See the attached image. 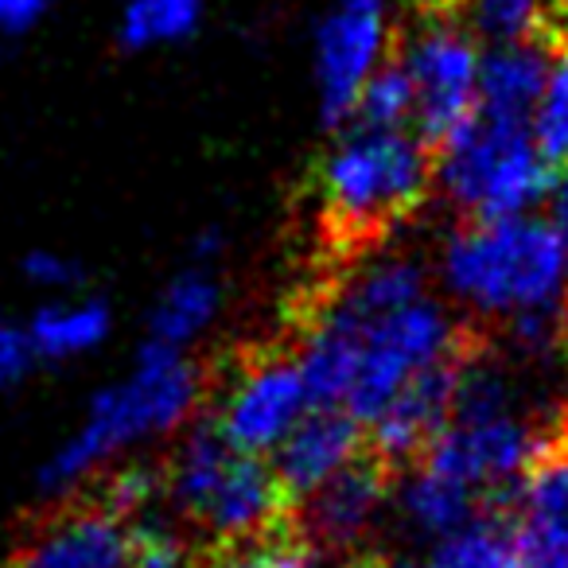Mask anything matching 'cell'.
I'll return each instance as SVG.
<instances>
[{"instance_id":"1","label":"cell","mask_w":568,"mask_h":568,"mask_svg":"<svg viewBox=\"0 0 568 568\" xmlns=\"http://www.w3.org/2000/svg\"><path fill=\"white\" fill-rule=\"evenodd\" d=\"M436 156L409 129H343L312 175L316 273L343 281L425 206Z\"/></svg>"},{"instance_id":"2","label":"cell","mask_w":568,"mask_h":568,"mask_svg":"<svg viewBox=\"0 0 568 568\" xmlns=\"http://www.w3.org/2000/svg\"><path fill=\"white\" fill-rule=\"evenodd\" d=\"M168 503L203 529V549L257 541L301 526V503L288 495L276 467L237 452L214 420L191 428L168 464Z\"/></svg>"},{"instance_id":"3","label":"cell","mask_w":568,"mask_h":568,"mask_svg":"<svg viewBox=\"0 0 568 568\" xmlns=\"http://www.w3.org/2000/svg\"><path fill=\"white\" fill-rule=\"evenodd\" d=\"M203 386L206 378L191 358L180 355V347H164V343L149 339L136 355L133 374L118 386L102 389L90 402L79 433L43 464L40 487L51 495L71 490L82 475H90L118 448L152 433H172L195 409Z\"/></svg>"},{"instance_id":"4","label":"cell","mask_w":568,"mask_h":568,"mask_svg":"<svg viewBox=\"0 0 568 568\" xmlns=\"http://www.w3.org/2000/svg\"><path fill=\"white\" fill-rule=\"evenodd\" d=\"M568 268V245L557 226L541 219L464 222L448 237L444 273L452 293L467 296L483 312H545L557 301Z\"/></svg>"},{"instance_id":"5","label":"cell","mask_w":568,"mask_h":568,"mask_svg":"<svg viewBox=\"0 0 568 568\" xmlns=\"http://www.w3.org/2000/svg\"><path fill=\"white\" fill-rule=\"evenodd\" d=\"M436 156V183L464 211V222L518 219L549 195L552 168L534 141V125L475 110Z\"/></svg>"},{"instance_id":"6","label":"cell","mask_w":568,"mask_h":568,"mask_svg":"<svg viewBox=\"0 0 568 568\" xmlns=\"http://www.w3.org/2000/svg\"><path fill=\"white\" fill-rule=\"evenodd\" d=\"M312 397L304 386L301 358L293 343H250L230 363L214 425L245 456L281 448V440L301 425Z\"/></svg>"},{"instance_id":"7","label":"cell","mask_w":568,"mask_h":568,"mask_svg":"<svg viewBox=\"0 0 568 568\" xmlns=\"http://www.w3.org/2000/svg\"><path fill=\"white\" fill-rule=\"evenodd\" d=\"M483 51L459 20H425L397 51L417 98L413 133L433 152L479 110Z\"/></svg>"},{"instance_id":"8","label":"cell","mask_w":568,"mask_h":568,"mask_svg":"<svg viewBox=\"0 0 568 568\" xmlns=\"http://www.w3.org/2000/svg\"><path fill=\"white\" fill-rule=\"evenodd\" d=\"M394 43V0H332L312 40L320 118L332 129H347L358 94L389 63Z\"/></svg>"},{"instance_id":"9","label":"cell","mask_w":568,"mask_h":568,"mask_svg":"<svg viewBox=\"0 0 568 568\" xmlns=\"http://www.w3.org/2000/svg\"><path fill=\"white\" fill-rule=\"evenodd\" d=\"M459 332H464V324H448V316L433 301H420L413 308L386 316L382 324L366 327L363 363H358V378L351 386V397L343 409L371 428L382 417V409L420 371L440 363L456 347Z\"/></svg>"},{"instance_id":"10","label":"cell","mask_w":568,"mask_h":568,"mask_svg":"<svg viewBox=\"0 0 568 568\" xmlns=\"http://www.w3.org/2000/svg\"><path fill=\"white\" fill-rule=\"evenodd\" d=\"M133 521L102 495H87L24 534L0 568H129Z\"/></svg>"},{"instance_id":"11","label":"cell","mask_w":568,"mask_h":568,"mask_svg":"<svg viewBox=\"0 0 568 568\" xmlns=\"http://www.w3.org/2000/svg\"><path fill=\"white\" fill-rule=\"evenodd\" d=\"M397 467L382 459L378 452L366 444L339 475L312 490L301 503V529L320 552H351L366 534H371L374 518L382 506L389 503V490L397 483Z\"/></svg>"},{"instance_id":"12","label":"cell","mask_w":568,"mask_h":568,"mask_svg":"<svg viewBox=\"0 0 568 568\" xmlns=\"http://www.w3.org/2000/svg\"><path fill=\"white\" fill-rule=\"evenodd\" d=\"M363 448H366L363 420L351 417L343 405H316L281 440L273 467L284 487H288V495L296 503H304L312 490H320L332 475H339Z\"/></svg>"},{"instance_id":"13","label":"cell","mask_w":568,"mask_h":568,"mask_svg":"<svg viewBox=\"0 0 568 568\" xmlns=\"http://www.w3.org/2000/svg\"><path fill=\"white\" fill-rule=\"evenodd\" d=\"M518 521L526 545L568 552V452L545 420L537 425L534 452L518 483Z\"/></svg>"},{"instance_id":"14","label":"cell","mask_w":568,"mask_h":568,"mask_svg":"<svg viewBox=\"0 0 568 568\" xmlns=\"http://www.w3.org/2000/svg\"><path fill=\"white\" fill-rule=\"evenodd\" d=\"M557 43H510V48L483 51L479 110L490 113V118L534 125V113L545 94V82H549V63Z\"/></svg>"},{"instance_id":"15","label":"cell","mask_w":568,"mask_h":568,"mask_svg":"<svg viewBox=\"0 0 568 568\" xmlns=\"http://www.w3.org/2000/svg\"><path fill=\"white\" fill-rule=\"evenodd\" d=\"M433 568H526V534L518 506H487L448 534L433 552Z\"/></svg>"},{"instance_id":"16","label":"cell","mask_w":568,"mask_h":568,"mask_svg":"<svg viewBox=\"0 0 568 568\" xmlns=\"http://www.w3.org/2000/svg\"><path fill=\"white\" fill-rule=\"evenodd\" d=\"M560 0H459L456 20L483 48L510 43H557Z\"/></svg>"},{"instance_id":"17","label":"cell","mask_w":568,"mask_h":568,"mask_svg":"<svg viewBox=\"0 0 568 568\" xmlns=\"http://www.w3.org/2000/svg\"><path fill=\"white\" fill-rule=\"evenodd\" d=\"M206 0H125L118 17V43L133 55L195 40Z\"/></svg>"},{"instance_id":"18","label":"cell","mask_w":568,"mask_h":568,"mask_svg":"<svg viewBox=\"0 0 568 568\" xmlns=\"http://www.w3.org/2000/svg\"><path fill=\"white\" fill-rule=\"evenodd\" d=\"M219 301H222L219 281L206 268H187V273H180L168 284V293L152 308L149 339L164 343V347H183V343L195 339L211 324L214 312H219Z\"/></svg>"},{"instance_id":"19","label":"cell","mask_w":568,"mask_h":568,"mask_svg":"<svg viewBox=\"0 0 568 568\" xmlns=\"http://www.w3.org/2000/svg\"><path fill=\"white\" fill-rule=\"evenodd\" d=\"M105 335H110V308L98 301L51 304V308L36 312V320L28 324V339L36 347V358H48V363L87 355Z\"/></svg>"},{"instance_id":"20","label":"cell","mask_w":568,"mask_h":568,"mask_svg":"<svg viewBox=\"0 0 568 568\" xmlns=\"http://www.w3.org/2000/svg\"><path fill=\"white\" fill-rule=\"evenodd\" d=\"M402 510L409 518V526H417L420 534L448 537L459 526H467L471 514L483 510V498L464 483L433 471V467H417V475H413V483L402 495Z\"/></svg>"},{"instance_id":"21","label":"cell","mask_w":568,"mask_h":568,"mask_svg":"<svg viewBox=\"0 0 568 568\" xmlns=\"http://www.w3.org/2000/svg\"><path fill=\"white\" fill-rule=\"evenodd\" d=\"M199 568H324L320 549L304 537V529H284L257 541L199 549Z\"/></svg>"},{"instance_id":"22","label":"cell","mask_w":568,"mask_h":568,"mask_svg":"<svg viewBox=\"0 0 568 568\" xmlns=\"http://www.w3.org/2000/svg\"><path fill=\"white\" fill-rule=\"evenodd\" d=\"M413 113H417L413 82H409L405 67L397 63V55H394L371 82H366L363 94H358V105H355V118H351V125H355V129H409Z\"/></svg>"},{"instance_id":"23","label":"cell","mask_w":568,"mask_h":568,"mask_svg":"<svg viewBox=\"0 0 568 568\" xmlns=\"http://www.w3.org/2000/svg\"><path fill=\"white\" fill-rule=\"evenodd\" d=\"M534 141L549 168H568V40L552 48L549 82L534 113Z\"/></svg>"},{"instance_id":"24","label":"cell","mask_w":568,"mask_h":568,"mask_svg":"<svg viewBox=\"0 0 568 568\" xmlns=\"http://www.w3.org/2000/svg\"><path fill=\"white\" fill-rule=\"evenodd\" d=\"M129 568H199V552L183 545L180 534L164 529L160 521L141 518L133 526V557Z\"/></svg>"},{"instance_id":"25","label":"cell","mask_w":568,"mask_h":568,"mask_svg":"<svg viewBox=\"0 0 568 568\" xmlns=\"http://www.w3.org/2000/svg\"><path fill=\"white\" fill-rule=\"evenodd\" d=\"M24 276L32 284H43V288H82V284H87V268H82L79 261L63 257V253H51V250L28 253Z\"/></svg>"},{"instance_id":"26","label":"cell","mask_w":568,"mask_h":568,"mask_svg":"<svg viewBox=\"0 0 568 568\" xmlns=\"http://www.w3.org/2000/svg\"><path fill=\"white\" fill-rule=\"evenodd\" d=\"M36 363V347L28 339V332L17 327H0V394L9 386H17Z\"/></svg>"},{"instance_id":"27","label":"cell","mask_w":568,"mask_h":568,"mask_svg":"<svg viewBox=\"0 0 568 568\" xmlns=\"http://www.w3.org/2000/svg\"><path fill=\"white\" fill-rule=\"evenodd\" d=\"M51 0H0V36H24L48 17Z\"/></svg>"},{"instance_id":"28","label":"cell","mask_w":568,"mask_h":568,"mask_svg":"<svg viewBox=\"0 0 568 568\" xmlns=\"http://www.w3.org/2000/svg\"><path fill=\"white\" fill-rule=\"evenodd\" d=\"M552 226L568 245V168H560V180L552 187Z\"/></svg>"},{"instance_id":"29","label":"cell","mask_w":568,"mask_h":568,"mask_svg":"<svg viewBox=\"0 0 568 568\" xmlns=\"http://www.w3.org/2000/svg\"><path fill=\"white\" fill-rule=\"evenodd\" d=\"M347 568H433V565H417V560H402V557H382V552H363V557L347 560Z\"/></svg>"},{"instance_id":"30","label":"cell","mask_w":568,"mask_h":568,"mask_svg":"<svg viewBox=\"0 0 568 568\" xmlns=\"http://www.w3.org/2000/svg\"><path fill=\"white\" fill-rule=\"evenodd\" d=\"M219 250H222V234H219V230H206V234L195 237V257L199 261H211Z\"/></svg>"},{"instance_id":"31","label":"cell","mask_w":568,"mask_h":568,"mask_svg":"<svg viewBox=\"0 0 568 568\" xmlns=\"http://www.w3.org/2000/svg\"><path fill=\"white\" fill-rule=\"evenodd\" d=\"M557 351L568 363V293L560 296V308H557Z\"/></svg>"},{"instance_id":"32","label":"cell","mask_w":568,"mask_h":568,"mask_svg":"<svg viewBox=\"0 0 568 568\" xmlns=\"http://www.w3.org/2000/svg\"><path fill=\"white\" fill-rule=\"evenodd\" d=\"M545 425H549V433H552V436H557V440H560V444H565V452H568V402H565V405H560V409H557V413H552V417H549V420H545Z\"/></svg>"}]
</instances>
